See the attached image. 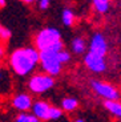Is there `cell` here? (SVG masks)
Masks as SVG:
<instances>
[{
  "mask_svg": "<svg viewBox=\"0 0 121 122\" xmlns=\"http://www.w3.org/2000/svg\"><path fill=\"white\" fill-rule=\"evenodd\" d=\"M39 62L40 52L32 46L15 49L9 57V66L13 70V73L20 77H25L31 74Z\"/></svg>",
  "mask_w": 121,
  "mask_h": 122,
  "instance_id": "obj_1",
  "label": "cell"
},
{
  "mask_svg": "<svg viewBox=\"0 0 121 122\" xmlns=\"http://www.w3.org/2000/svg\"><path fill=\"white\" fill-rule=\"evenodd\" d=\"M35 45L39 52L48 51V49H53L59 52L64 51V43L61 40L60 30L53 27L43 28L35 37Z\"/></svg>",
  "mask_w": 121,
  "mask_h": 122,
  "instance_id": "obj_2",
  "label": "cell"
},
{
  "mask_svg": "<svg viewBox=\"0 0 121 122\" xmlns=\"http://www.w3.org/2000/svg\"><path fill=\"white\" fill-rule=\"evenodd\" d=\"M32 114L35 117L44 122L49 121H59L64 117V112L61 110V107L52 106L49 102L47 101H35L32 105Z\"/></svg>",
  "mask_w": 121,
  "mask_h": 122,
  "instance_id": "obj_3",
  "label": "cell"
},
{
  "mask_svg": "<svg viewBox=\"0 0 121 122\" xmlns=\"http://www.w3.org/2000/svg\"><path fill=\"white\" fill-rule=\"evenodd\" d=\"M59 55H60V52L53 51V49L40 52V65H41V69L44 70V73L52 77L59 76L61 73L63 64L59 58Z\"/></svg>",
  "mask_w": 121,
  "mask_h": 122,
  "instance_id": "obj_4",
  "label": "cell"
},
{
  "mask_svg": "<svg viewBox=\"0 0 121 122\" xmlns=\"http://www.w3.org/2000/svg\"><path fill=\"white\" fill-rule=\"evenodd\" d=\"M28 89L33 94H43L55 86V77L47 73H37L31 76L28 80Z\"/></svg>",
  "mask_w": 121,
  "mask_h": 122,
  "instance_id": "obj_5",
  "label": "cell"
},
{
  "mask_svg": "<svg viewBox=\"0 0 121 122\" xmlns=\"http://www.w3.org/2000/svg\"><path fill=\"white\" fill-rule=\"evenodd\" d=\"M91 88L94 90L97 96L103 97L105 101H118L121 97L120 92L117 88L108 82H104L100 80H92L91 81Z\"/></svg>",
  "mask_w": 121,
  "mask_h": 122,
  "instance_id": "obj_6",
  "label": "cell"
},
{
  "mask_svg": "<svg viewBox=\"0 0 121 122\" xmlns=\"http://www.w3.org/2000/svg\"><path fill=\"white\" fill-rule=\"evenodd\" d=\"M84 65L88 69L93 72V73H104L106 70V61L105 57L93 55V53L88 52L84 56Z\"/></svg>",
  "mask_w": 121,
  "mask_h": 122,
  "instance_id": "obj_7",
  "label": "cell"
},
{
  "mask_svg": "<svg viewBox=\"0 0 121 122\" xmlns=\"http://www.w3.org/2000/svg\"><path fill=\"white\" fill-rule=\"evenodd\" d=\"M89 52L93 53V55L101 56V57H105L106 52H108V43H106V39L103 33L97 32L92 36L91 39V44H89Z\"/></svg>",
  "mask_w": 121,
  "mask_h": 122,
  "instance_id": "obj_8",
  "label": "cell"
},
{
  "mask_svg": "<svg viewBox=\"0 0 121 122\" xmlns=\"http://www.w3.org/2000/svg\"><path fill=\"white\" fill-rule=\"evenodd\" d=\"M12 106L16 110H19L20 113H27L28 110H32V105H33V101L31 98L29 94L27 93H19L15 97L12 98Z\"/></svg>",
  "mask_w": 121,
  "mask_h": 122,
  "instance_id": "obj_9",
  "label": "cell"
},
{
  "mask_svg": "<svg viewBox=\"0 0 121 122\" xmlns=\"http://www.w3.org/2000/svg\"><path fill=\"white\" fill-rule=\"evenodd\" d=\"M60 107H61L63 112H68V113L75 112V110L79 107V101H77V98H75V97H65V98L61 100Z\"/></svg>",
  "mask_w": 121,
  "mask_h": 122,
  "instance_id": "obj_10",
  "label": "cell"
},
{
  "mask_svg": "<svg viewBox=\"0 0 121 122\" xmlns=\"http://www.w3.org/2000/svg\"><path fill=\"white\" fill-rule=\"evenodd\" d=\"M104 107L110 114L121 118V102L120 101H104Z\"/></svg>",
  "mask_w": 121,
  "mask_h": 122,
  "instance_id": "obj_11",
  "label": "cell"
},
{
  "mask_svg": "<svg viewBox=\"0 0 121 122\" xmlns=\"http://www.w3.org/2000/svg\"><path fill=\"white\" fill-rule=\"evenodd\" d=\"M71 48H72V52L76 55H82L87 49V44H85V40L82 37H75L72 40V44H71Z\"/></svg>",
  "mask_w": 121,
  "mask_h": 122,
  "instance_id": "obj_12",
  "label": "cell"
},
{
  "mask_svg": "<svg viewBox=\"0 0 121 122\" xmlns=\"http://www.w3.org/2000/svg\"><path fill=\"white\" fill-rule=\"evenodd\" d=\"M61 19H63V24L65 27H71L75 21V13H73L72 9L65 8L63 11V15H61Z\"/></svg>",
  "mask_w": 121,
  "mask_h": 122,
  "instance_id": "obj_13",
  "label": "cell"
},
{
  "mask_svg": "<svg viewBox=\"0 0 121 122\" xmlns=\"http://www.w3.org/2000/svg\"><path fill=\"white\" fill-rule=\"evenodd\" d=\"M97 12L106 13L109 9V0H92Z\"/></svg>",
  "mask_w": 121,
  "mask_h": 122,
  "instance_id": "obj_14",
  "label": "cell"
},
{
  "mask_svg": "<svg viewBox=\"0 0 121 122\" xmlns=\"http://www.w3.org/2000/svg\"><path fill=\"white\" fill-rule=\"evenodd\" d=\"M11 36H12V32H11L8 28L3 27V25L0 24V39L1 40H8V39H11Z\"/></svg>",
  "mask_w": 121,
  "mask_h": 122,
  "instance_id": "obj_15",
  "label": "cell"
},
{
  "mask_svg": "<svg viewBox=\"0 0 121 122\" xmlns=\"http://www.w3.org/2000/svg\"><path fill=\"white\" fill-rule=\"evenodd\" d=\"M59 58H60V61H61V64H67V62H69L71 61V53L68 52V51H61L60 52V55H59Z\"/></svg>",
  "mask_w": 121,
  "mask_h": 122,
  "instance_id": "obj_16",
  "label": "cell"
},
{
  "mask_svg": "<svg viewBox=\"0 0 121 122\" xmlns=\"http://www.w3.org/2000/svg\"><path fill=\"white\" fill-rule=\"evenodd\" d=\"M49 4H51V0H40L39 1L40 9H47L49 7Z\"/></svg>",
  "mask_w": 121,
  "mask_h": 122,
  "instance_id": "obj_17",
  "label": "cell"
},
{
  "mask_svg": "<svg viewBox=\"0 0 121 122\" xmlns=\"http://www.w3.org/2000/svg\"><path fill=\"white\" fill-rule=\"evenodd\" d=\"M15 122H27V113H20Z\"/></svg>",
  "mask_w": 121,
  "mask_h": 122,
  "instance_id": "obj_18",
  "label": "cell"
},
{
  "mask_svg": "<svg viewBox=\"0 0 121 122\" xmlns=\"http://www.w3.org/2000/svg\"><path fill=\"white\" fill-rule=\"evenodd\" d=\"M27 122H41L37 117H35L33 114H28L27 113Z\"/></svg>",
  "mask_w": 121,
  "mask_h": 122,
  "instance_id": "obj_19",
  "label": "cell"
},
{
  "mask_svg": "<svg viewBox=\"0 0 121 122\" xmlns=\"http://www.w3.org/2000/svg\"><path fill=\"white\" fill-rule=\"evenodd\" d=\"M20 1H23V3H32V1H36V0H20ZM37 1H40V0H37Z\"/></svg>",
  "mask_w": 121,
  "mask_h": 122,
  "instance_id": "obj_20",
  "label": "cell"
},
{
  "mask_svg": "<svg viewBox=\"0 0 121 122\" xmlns=\"http://www.w3.org/2000/svg\"><path fill=\"white\" fill-rule=\"evenodd\" d=\"M0 7H6V0H0Z\"/></svg>",
  "mask_w": 121,
  "mask_h": 122,
  "instance_id": "obj_21",
  "label": "cell"
},
{
  "mask_svg": "<svg viewBox=\"0 0 121 122\" xmlns=\"http://www.w3.org/2000/svg\"><path fill=\"white\" fill-rule=\"evenodd\" d=\"M3 55H4V51H3V48H1V46H0V58L3 57Z\"/></svg>",
  "mask_w": 121,
  "mask_h": 122,
  "instance_id": "obj_22",
  "label": "cell"
},
{
  "mask_svg": "<svg viewBox=\"0 0 121 122\" xmlns=\"http://www.w3.org/2000/svg\"><path fill=\"white\" fill-rule=\"evenodd\" d=\"M75 122H85V119H82V118H77Z\"/></svg>",
  "mask_w": 121,
  "mask_h": 122,
  "instance_id": "obj_23",
  "label": "cell"
},
{
  "mask_svg": "<svg viewBox=\"0 0 121 122\" xmlns=\"http://www.w3.org/2000/svg\"><path fill=\"white\" fill-rule=\"evenodd\" d=\"M0 80H1V72H0Z\"/></svg>",
  "mask_w": 121,
  "mask_h": 122,
  "instance_id": "obj_24",
  "label": "cell"
},
{
  "mask_svg": "<svg viewBox=\"0 0 121 122\" xmlns=\"http://www.w3.org/2000/svg\"><path fill=\"white\" fill-rule=\"evenodd\" d=\"M120 5H121V4H120Z\"/></svg>",
  "mask_w": 121,
  "mask_h": 122,
  "instance_id": "obj_25",
  "label": "cell"
}]
</instances>
